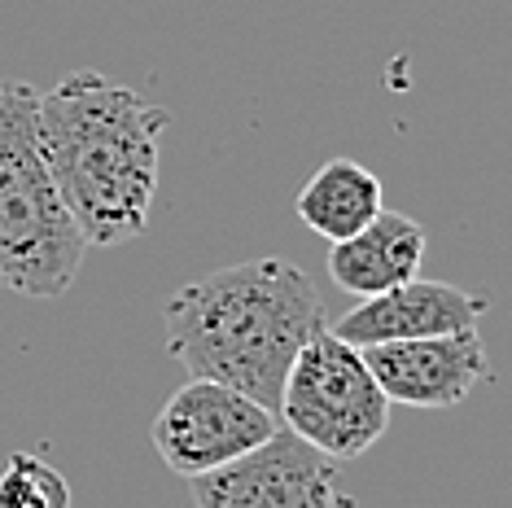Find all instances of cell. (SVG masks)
I'll list each match as a JSON object with an SVG mask.
<instances>
[{"instance_id":"7","label":"cell","mask_w":512,"mask_h":508,"mask_svg":"<svg viewBox=\"0 0 512 508\" xmlns=\"http://www.w3.org/2000/svg\"><path fill=\"white\" fill-rule=\"evenodd\" d=\"M364 360L386 390L390 403L407 408H456L486 381L491 360L477 329L438 333V338H407L364 346Z\"/></svg>"},{"instance_id":"5","label":"cell","mask_w":512,"mask_h":508,"mask_svg":"<svg viewBox=\"0 0 512 508\" xmlns=\"http://www.w3.org/2000/svg\"><path fill=\"white\" fill-rule=\"evenodd\" d=\"M281 430V417L263 408L259 399L241 395L211 377H189L162 403L154 417V447L162 465L180 478H202L211 469H224Z\"/></svg>"},{"instance_id":"11","label":"cell","mask_w":512,"mask_h":508,"mask_svg":"<svg viewBox=\"0 0 512 508\" xmlns=\"http://www.w3.org/2000/svg\"><path fill=\"white\" fill-rule=\"evenodd\" d=\"M0 508H71V487L44 456L14 452L0 469Z\"/></svg>"},{"instance_id":"6","label":"cell","mask_w":512,"mask_h":508,"mask_svg":"<svg viewBox=\"0 0 512 508\" xmlns=\"http://www.w3.org/2000/svg\"><path fill=\"white\" fill-rule=\"evenodd\" d=\"M193 482L197 508H337V460L316 452L294 430H276L224 469H211Z\"/></svg>"},{"instance_id":"1","label":"cell","mask_w":512,"mask_h":508,"mask_svg":"<svg viewBox=\"0 0 512 508\" xmlns=\"http://www.w3.org/2000/svg\"><path fill=\"white\" fill-rule=\"evenodd\" d=\"M171 114L101 71L40 92V149L88 246H127L149 228Z\"/></svg>"},{"instance_id":"2","label":"cell","mask_w":512,"mask_h":508,"mask_svg":"<svg viewBox=\"0 0 512 508\" xmlns=\"http://www.w3.org/2000/svg\"><path fill=\"white\" fill-rule=\"evenodd\" d=\"M324 325L316 281L276 254L189 281L162 311L167 351L184 373L224 381L272 412L289 364Z\"/></svg>"},{"instance_id":"8","label":"cell","mask_w":512,"mask_h":508,"mask_svg":"<svg viewBox=\"0 0 512 508\" xmlns=\"http://www.w3.org/2000/svg\"><path fill=\"white\" fill-rule=\"evenodd\" d=\"M486 316V298H477L460 285L447 281H412L394 285L386 294L359 298L337 325H329L342 342L351 346H377V342H407V338H438V333H460L477 329V320Z\"/></svg>"},{"instance_id":"4","label":"cell","mask_w":512,"mask_h":508,"mask_svg":"<svg viewBox=\"0 0 512 508\" xmlns=\"http://www.w3.org/2000/svg\"><path fill=\"white\" fill-rule=\"evenodd\" d=\"M276 417L342 465L381 443L390 430V399L372 377L364 351L324 325L289 364Z\"/></svg>"},{"instance_id":"9","label":"cell","mask_w":512,"mask_h":508,"mask_svg":"<svg viewBox=\"0 0 512 508\" xmlns=\"http://www.w3.org/2000/svg\"><path fill=\"white\" fill-rule=\"evenodd\" d=\"M421 263H425V228L412 215L386 211V206L359 233L329 241L333 285L355 298L386 294L394 285L412 281V276H421Z\"/></svg>"},{"instance_id":"10","label":"cell","mask_w":512,"mask_h":508,"mask_svg":"<svg viewBox=\"0 0 512 508\" xmlns=\"http://www.w3.org/2000/svg\"><path fill=\"white\" fill-rule=\"evenodd\" d=\"M381 206V180L355 158H333L298 189V219L324 241L359 233Z\"/></svg>"},{"instance_id":"3","label":"cell","mask_w":512,"mask_h":508,"mask_svg":"<svg viewBox=\"0 0 512 508\" xmlns=\"http://www.w3.org/2000/svg\"><path fill=\"white\" fill-rule=\"evenodd\" d=\"M88 254L40 149V92L0 79V285L22 298H62Z\"/></svg>"}]
</instances>
